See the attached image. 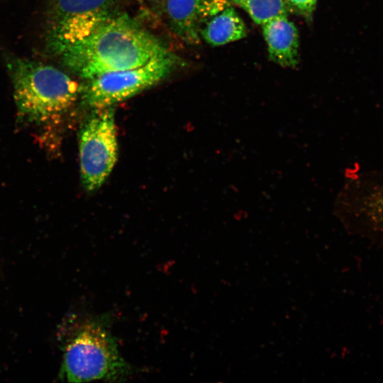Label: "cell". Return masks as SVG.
I'll return each instance as SVG.
<instances>
[{
  "label": "cell",
  "instance_id": "7",
  "mask_svg": "<svg viewBox=\"0 0 383 383\" xmlns=\"http://www.w3.org/2000/svg\"><path fill=\"white\" fill-rule=\"evenodd\" d=\"M228 6V0H166L165 11L176 35L188 44H196L207 21Z\"/></svg>",
  "mask_w": 383,
  "mask_h": 383
},
{
  "label": "cell",
  "instance_id": "12",
  "mask_svg": "<svg viewBox=\"0 0 383 383\" xmlns=\"http://www.w3.org/2000/svg\"><path fill=\"white\" fill-rule=\"evenodd\" d=\"M379 199L378 203L379 204V207H377V208L378 209L379 212L383 214V193L382 196H379ZM382 218H383V217H382Z\"/></svg>",
  "mask_w": 383,
  "mask_h": 383
},
{
  "label": "cell",
  "instance_id": "6",
  "mask_svg": "<svg viewBox=\"0 0 383 383\" xmlns=\"http://www.w3.org/2000/svg\"><path fill=\"white\" fill-rule=\"evenodd\" d=\"M113 0H53L47 26V44L55 53L88 37L116 13Z\"/></svg>",
  "mask_w": 383,
  "mask_h": 383
},
{
  "label": "cell",
  "instance_id": "4",
  "mask_svg": "<svg viewBox=\"0 0 383 383\" xmlns=\"http://www.w3.org/2000/svg\"><path fill=\"white\" fill-rule=\"evenodd\" d=\"M176 57L169 51L138 67L111 72L87 81L82 99L94 109L111 107L155 85L174 70Z\"/></svg>",
  "mask_w": 383,
  "mask_h": 383
},
{
  "label": "cell",
  "instance_id": "11",
  "mask_svg": "<svg viewBox=\"0 0 383 383\" xmlns=\"http://www.w3.org/2000/svg\"><path fill=\"white\" fill-rule=\"evenodd\" d=\"M288 8L310 19L315 10L317 0H284Z\"/></svg>",
  "mask_w": 383,
  "mask_h": 383
},
{
  "label": "cell",
  "instance_id": "1",
  "mask_svg": "<svg viewBox=\"0 0 383 383\" xmlns=\"http://www.w3.org/2000/svg\"><path fill=\"white\" fill-rule=\"evenodd\" d=\"M167 51L135 20L116 13L59 55L69 70L88 81L106 73L140 67Z\"/></svg>",
  "mask_w": 383,
  "mask_h": 383
},
{
  "label": "cell",
  "instance_id": "5",
  "mask_svg": "<svg viewBox=\"0 0 383 383\" xmlns=\"http://www.w3.org/2000/svg\"><path fill=\"white\" fill-rule=\"evenodd\" d=\"M93 111L79 132L80 174L87 192L96 191L104 184L118 158L113 107Z\"/></svg>",
  "mask_w": 383,
  "mask_h": 383
},
{
  "label": "cell",
  "instance_id": "3",
  "mask_svg": "<svg viewBox=\"0 0 383 383\" xmlns=\"http://www.w3.org/2000/svg\"><path fill=\"white\" fill-rule=\"evenodd\" d=\"M7 67L18 110L30 121L45 123L62 114L79 94L77 82L52 65L15 58Z\"/></svg>",
  "mask_w": 383,
  "mask_h": 383
},
{
  "label": "cell",
  "instance_id": "2",
  "mask_svg": "<svg viewBox=\"0 0 383 383\" xmlns=\"http://www.w3.org/2000/svg\"><path fill=\"white\" fill-rule=\"evenodd\" d=\"M110 328L107 315L86 318L67 340L60 377L70 382L121 381L131 374Z\"/></svg>",
  "mask_w": 383,
  "mask_h": 383
},
{
  "label": "cell",
  "instance_id": "10",
  "mask_svg": "<svg viewBox=\"0 0 383 383\" xmlns=\"http://www.w3.org/2000/svg\"><path fill=\"white\" fill-rule=\"evenodd\" d=\"M245 10L252 20L262 26L274 17L287 15L288 6L284 0H231Z\"/></svg>",
  "mask_w": 383,
  "mask_h": 383
},
{
  "label": "cell",
  "instance_id": "13",
  "mask_svg": "<svg viewBox=\"0 0 383 383\" xmlns=\"http://www.w3.org/2000/svg\"><path fill=\"white\" fill-rule=\"evenodd\" d=\"M145 1L152 4H160L166 1V0H145Z\"/></svg>",
  "mask_w": 383,
  "mask_h": 383
},
{
  "label": "cell",
  "instance_id": "8",
  "mask_svg": "<svg viewBox=\"0 0 383 383\" xmlns=\"http://www.w3.org/2000/svg\"><path fill=\"white\" fill-rule=\"evenodd\" d=\"M269 58L284 68H294L299 60L297 28L287 15L273 18L262 26Z\"/></svg>",
  "mask_w": 383,
  "mask_h": 383
},
{
  "label": "cell",
  "instance_id": "9",
  "mask_svg": "<svg viewBox=\"0 0 383 383\" xmlns=\"http://www.w3.org/2000/svg\"><path fill=\"white\" fill-rule=\"evenodd\" d=\"M246 35L243 21L231 5L210 18L201 30V38L212 46L223 45Z\"/></svg>",
  "mask_w": 383,
  "mask_h": 383
}]
</instances>
